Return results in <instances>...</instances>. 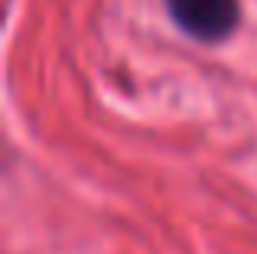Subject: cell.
<instances>
[{
  "mask_svg": "<svg viewBox=\"0 0 257 254\" xmlns=\"http://www.w3.org/2000/svg\"><path fill=\"white\" fill-rule=\"evenodd\" d=\"M173 26L202 46H218L241 26V0H163Z\"/></svg>",
  "mask_w": 257,
  "mask_h": 254,
  "instance_id": "cell-1",
  "label": "cell"
}]
</instances>
